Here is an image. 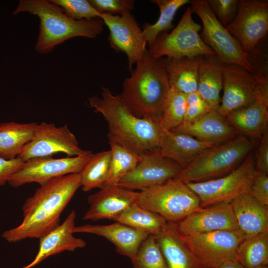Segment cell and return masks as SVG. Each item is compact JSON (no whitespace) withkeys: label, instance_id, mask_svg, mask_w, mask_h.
Instances as JSON below:
<instances>
[{"label":"cell","instance_id":"1","mask_svg":"<svg viewBox=\"0 0 268 268\" xmlns=\"http://www.w3.org/2000/svg\"><path fill=\"white\" fill-rule=\"evenodd\" d=\"M81 186L79 173L55 178L42 185L23 205V219L5 231L2 237L10 243L40 238L60 224V215Z\"/></svg>","mask_w":268,"mask_h":268},{"label":"cell","instance_id":"2","mask_svg":"<svg viewBox=\"0 0 268 268\" xmlns=\"http://www.w3.org/2000/svg\"><path fill=\"white\" fill-rule=\"evenodd\" d=\"M89 103L107 122L109 142L119 144L138 155L159 148L162 129L158 122L134 115L118 95L103 87L101 97L92 96Z\"/></svg>","mask_w":268,"mask_h":268},{"label":"cell","instance_id":"3","mask_svg":"<svg viewBox=\"0 0 268 268\" xmlns=\"http://www.w3.org/2000/svg\"><path fill=\"white\" fill-rule=\"evenodd\" d=\"M131 71L119 97L135 116L159 123L170 88L164 58H155L147 50Z\"/></svg>","mask_w":268,"mask_h":268},{"label":"cell","instance_id":"4","mask_svg":"<svg viewBox=\"0 0 268 268\" xmlns=\"http://www.w3.org/2000/svg\"><path fill=\"white\" fill-rule=\"evenodd\" d=\"M23 12L39 17L40 31L35 50L40 54L50 53L57 46L76 37L94 39L104 30L101 19L73 20L49 0H21L13 14Z\"/></svg>","mask_w":268,"mask_h":268},{"label":"cell","instance_id":"5","mask_svg":"<svg viewBox=\"0 0 268 268\" xmlns=\"http://www.w3.org/2000/svg\"><path fill=\"white\" fill-rule=\"evenodd\" d=\"M258 144L257 139L241 134L206 149L174 178L187 183L221 177L237 168Z\"/></svg>","mask_w":268,"mask_h":268},{"label":"cell","instance_id":"6","mask_svg":"<svg viewBox=\"0 0 268 268\" xmlns=\"http://www.w3.org/2000/svg\"><path fill=\"white\" fill-rule=\"evenodd\" d=\"M137 203L175 223L201 208L198 196L177 178L139 192Z\"/></svg>","mask_w":268,"mask_h":268},{"label":"cell","instance_id":"7","mask_svg":"<svg viewBox=\"0 0 268 268\" xmlns=\"http://www.w3.org/2000/svg\"><path fill=\"white\" fill-rule=\"evenodd\" d=\"M191 9L200 18L201 37L223 64L232 65L254 72L248 54L238 41L217 19L206 0H192Z\"/></svg>","mask_w":268,"mask_h":268},{"label":"cell","instance_id":"8","mask_svg":"<svg viewBox=\"0 0 268 268\" xmlns=\"http://www.w3.org/2000/svg\"><path fill=\"white\" fill-rule=\"evenodd\" d=\"M191 7L187 8L177 26L170 32L157 36L148 45L147 51L152 56L178 59L200 56H215L213 50L199 34L201 25L194 21Z\"/></svg>","mask_w":268,"mask_h":268},{"label":"cell","instance_id":"9","mask_svg":"<svg viewBox=\"0 0 268 268\" xmlns=\"http://www.w3.org/2000/svg\"><path fill=\"white\" fill-rule=\"evenodd\" d=\"M223 96L218 112L225 117L236 110L268 99V80L263 72H250L239 66L222 64Z\"/></svg>","mask_w":268,"mask_h":268},{"label":"cell","instance_id":"10","mask_svg":"<svg viewBox=\"0 0 268 268\" xmlns=\"http://www.w3.org/2000/svg\"><path fill=\"white\" fill-rule=\"evenodd\" d=\"M250 153L226 175L203 182L186 183L199 198L201 207L231 202L242 195L249 194L256 170L255 159Z\"/></svg>","mask_w":268,"mask_h":268},{"label":"cell","instance_id":"11","mask_svg":"<svg viewBox=\"0 0 268 268\" xmlns=\"http://www.w3.org/2000/svg\"><path fill=\"white\" fill-rule=\"evenodd\" d=\"M180 234L192 254L205 268H218L227 261L236 260L238 247L246 236L240 229L190 235Z\"/></svg>","mask_w":268,"mask_h":268},{"label":"cell","instance_id":"12","mask_svg":"<svg viewBox=\"0 0 268 268\" xmlns=\"http://www.w3.org/2000/svg\"><path fill=\"white\" fill-rule=\"evenodd\" d=\"M93 154L91 151L77 156L61 158L44 156L30 159L11 177L8 183L14 188L31 183L41 186L58 177L79 173Z\"/></svg>","mask_w":268,"mask_h":268},{"label":"cell","instance_id":"13","mask_svg":"<svg viewBox=\"0 0 268 268\" xmlns=\"http://www.w3.org/2000/svg\"><path fill=\"white\" fill-rule=\"evenodd\" d=\"M90 152L79 146L76 136L67 125L57 127L54 124L43 122L38 124L32 139L25 145L18 157L26 161L33 158L52 156L59 152L73 157Z\"/></svg>","mask_w":268,"mask_h":268},{"label":"cell","instance_id":"14","mask_svg":"<svg viewBox=\"0 0 268 268\" xmlns=\"http://www.w3.org/2000/svg\"><path fill=\"white\" fill-rule=\"evenodd\" d=\"M225 27L249 54L268 33V1L239 0L235 17Z\"/></svg>","mask_w":268,"mask_h":268},{"label":"cell","instance_id":"15","mask_svg":"<svg viewBox=\"0 0 268 268\" xmlns=\"http://www.w3.org/2000/svg\"><path fill=\"white\" fill-rule=\"evenodd\" d=\"M135 168L124 176L117 185L135 191H143L174 178L183 169L175 162L164 157L159 148L140 155Z\"/></svg>","mask_w":268,"mask_h":268},{"label":"cell","instance_id":"16","mask_svg":"<svg viewBox=\"0 0 268 268\" xmlns=\"http://www.w3.org/2000/svg\"><path fill=\"white\" fill-rule=\"evenodd\" d=\"M100 19L109 30L111 47L127 55L131 70L147 50V42L135 18L129 12L122 15L101 13Z\"/></svg>","mask_w":268,"mask_h":268},{"label":"cell","instance_id":"17","mask_svg":"<svg viewBox=\"0 0 268 268\" xmlns=\"http://www.w3.org/2000/svg\"><path fill=\"white\" fill-rule=\"evenodd\" d=\"M176 224L184 235L239 229L231 202H226L201 207Z\"/></svg>","mask_w":268,"mask_h":268},{"label":"cell","instance_id":"18","mask_svg":"<svg viewBox=\"0 0 268 268\" xmlns=\"http://www.w3.org/2000/svg\"><path fill=\"white\" fill-rule=\"evenodd\" d=\"M139 192L126 189L118 185L105 186L87 198L89 207L83 219L97 221L114 220L124 211L138 202Z\"/></svg>","mask_w":268,"mask_h":268},{"label":"cell","instance_id":"19","mask_svg":"<svg viewBox=\"0 0 268 268\" xmlns=\"http://www.w3.org/2000/svg\"><path fill=\"white\" fill-rule=\"evenodd\" d=\"M75 218V211L72 210L62 224L39 238V249L35 258L22 268H32L50 256L85 247L84 240L73 236Z\"/></svg>","mask_w":268,"mask_h":268},{"label":"cell","instance_id":"20","mask_svg":"<svg viewBox=\"0 0 268 268\" xmlns=\"http://www.w3.org/2000/svg\"><path fill=\"white\" fill-rule=\"evenodd\" d=\"M73 232L92 234L104 237L114 244L118 253L131 260L135 257L141 243L149 235L118 221L108 225L86 224L75 226Z\"/></svg>","mask_w":268,"mask_h":268},{"label":"cell","instance_id":"21","mask_svg":"<svg viewBox=\"0 0 268 268\" xmlns=\"http://www.w3.org/2000/svg\"><path fill=\"white\" fill-rule=\"evenodd\" d=\"M172 131L188 134L201 141L218 145L238 133L218 111L211 110L196 121L183 123Z\"/></svg>","mask_w":268,"mask_h":268},{"label":"cell","instance_id":"22","mask_svg":"<svg viewBox=\"0 0 268 268\" xmlns=\"http://www.w3.org/2000/svg\"><path fill=\"white\" fill-rule=\"evenodd\" d=\"M214 145L187 134L162 129L159 148L164 157L184 169L203 151Z\"/></svg>","mask_w":268,"mask_h":268},{"label":"cell","instance_id":"23","mask_svg":"<svg viewBox=\"0 0 268 268\" xmlns=\"http://www.w3.org/2000/svg\"><path fill=\"white\" fill-rule=\"evenodd\" d=\"M156 237L169 268H205L183 241L176 223L168 222Z\"/></svg>","mask_w":268,"mask_h":268},{"label":"cell","instance_id":"24","mask_svg":"<svg viewBox=\"0 0 268 268\" xmlns=\"http://www.w3.org/2000/svg\"><path fill=\"white\" fill-rule=\"evenodd\" d=\"M231 204L239 228L246 236L268 231V206L249 193L239 196Z\"/></svg>","mask_w":268,"mask_h":268},{"label":"cell","instance_id":"25","mask_svg":"<svg viewBox=\"0 0 268 268\" xmlns=\"http://www.w3.org/2000/svg\"><path fill=\"white\" fill-rule=\"evenodd\" d=\"M227 121L237 132L253 139H261L268 123V99L259 100L229 113Z\"/></svg>","mask_w":268,"mask_h":268},{"label":"cell","instance_id":"26","mask_svg":"<svg viewBox=\"0 0 268 268\" xmlns=\"http://www.w3.org/2000/svg\"><path fill=\"white\" fill-rule=\"evenodd\" d=\"M200 57L197 91L211 110L218 111L223 88L222 64L216 56Z\"/></svg>","mask_w":268,"mask_h":268},{"label":"cell","instance_id":"27","mask_svg":"<svg viewBox=\"0 0 268 268\" xmlns=\"http://www.w3.org/2000/svg\"><path fill=\"white\" fill-rule=\"evenodd\" d=\"M38 124L15 122L0 124V156L5 159L15 158L25 145L33 138Z\"/></svg>","mask_w":268,"mask_h":268},{"label":"cell","instance_id":"28","mask_svg":"<svg viewBox=\"0 0 268 268\" xmlns=\"http://www.w3.org/2000/svg\"><path fill=\"white\" fill-rule=\"evenodd\" d=\"M200 57L164 58L170 87L185 94L197 91Z\"/></svg>","mask_w":268,"mask_h":268},{"label":"cell","instance_id":"29","mask_svg":"<svg viewBox=\"0 0 268 268\" xmlns=\"http://www.w3.org/2000/svg\"><path fill=\"white\" fill-rule=\"evenodd\" d=\"M114 221L154 236L160 234L168 222L159 214L145 208L137 202L129 206Z\"/></svg>","mask_w":268,"mask_h":268},{"label":"cell","instance_id":"30","mask_svg":"<svg viewBox=\"0 0 268 268\" xmlns=\"http://www.w3.org/2000/svg\"><path fill=\"white\" fill-rule=\"evenodd\" d=\"M236 260L245 268L268 266V231L245 236L238 247Z\"/></svg>","mask_w":268,"mask_h":268},{"label":"cell","instance_id":"31","mask_svg":"<svg viewBox=\"0 0 268 268\" xmlns=\"http://www.w3.org/2000/svg\"><path fill=\"white\" fill-rule=\"evenodd\" d=\"M111 158L110 149L93 154L79 173L83 191L100 189L104 186L108 176Z\"/></svg>","mask_w":268,"mask_h":268},{"label":"cell","instance_id":"32","mask_svg":"<svg viewBox=\"0 0 268 268\" xmlns=\"http://www.w3.org/2000/svg\"><path fill=\"white\" fill-rule=\"evenodd\" d=\"M150 1L158 6L160 15L154 24L146 23L141 29L148 45L152 44L160 34L168 33L173 27L172 22L177 11L182 6L190 2V0H152Z\"/></svg>","mask_w":268,"mask_h":268},{"label":"cell","instance_id":"33","mask_svg":"<svg viewBox=\"0 0 268 268\" xmlns=\"http://www.w3.org/2000/svg\"><path fill=\"white\" fill-rule=\"evenodd\" d=\"M109 144L111 158L108 176L104 186L117 185L124 176L135 168L140 159V155L119 144Z\"/></svg>","mask_w":268,"mask_h":268},{"label":"cell","instance_id":"34","mask_svg":"<svg viewBox=\"0 0 268 268\" xmlns=\"http://www.w3.org/2000/svg\"><path fill=\"white\" fill-rule=\"evenodd\" d=\"M186 94L170 87L164 102L160 126L162 129L172 131L184 121Z\"/></svg>","mask_w":268,"mask_h":268},{"label":"cell","instance_id":"35","mask_svg":"<svg viewBox=\"0 0 268 268\" xmlns=\"http://www.w3.org/2000/svg\"><path fill=\"white\" fill-rule=\"evenodd\" d=\"M131 261L133 268H169L154 235L143 241Z\"/></svg>","mask_w":268,"mask_h":268},{"label":"cell","instance_id":"36","mask_svg":"<svg viewBox=\"0 0 268 268\" xmlns=\"http://www.w3.org/2000/svg\"><path fill=\"white\" fill-rule=\"evenodd\" d=\"M59 6L65 14L75 20L100 18L101 13L96 10L87 0H51Z\"/></svg>","mask_w":268,"mask_h":268},{"label":"cell","instance_id":"37","mask_svg":"<svg viewBox=\"0 0 268 268\" xmlns=\"http://www.w3.org/2000/svg\"><path fill=\"white\" fill-rule=\"evenodd\" d=\"M209 7L218 20L225 27L234 18L239 0H207Z\"/></svg>","mask_w":268,"mask_h":268},{"label":"cell","instance_id":"38","mask_svg":"<svg viewBox=\"0 0 268 268\" xmlns=\"http://www.w3.org/2000/svg\"><path fill=\"white\" fill-rule=\"evenodd\" d=\"M92 6L101 13L122 15L134 7L133 0H89Z\"/></svg>","mask_w":268,"mask_h":268},{"label":"cell","instance_id":"39","mask_svg":"<svg viewBox=\"0 0 268 268\" xmlns=\"http://www.w3.org/2000/svg\"><path fill=\"white\" fill-rule=\"evenodd\" d=\"M211 110L197 91L186 94V109L184 122L196 121Z\"/></svg>","mask_w":268,"mask_h":268},{"label":"cell","instance_id":"40","mask_svg":"<svg viewBox=\"0 0 268 268\" xmlns=\"http://www.w3.org/2000/svg\"><path fill=\"white\" fill-rule=\"evenodd\" d=\"M249 194L261 203L268 206V174L255 170Z\"/></svg>","mask_w":268,"mask_h":268},{"label":"cell","instance_id":"41","mask_svg":"<svg viewBox=\"0 0 268 268\" xmlns=\"http://www.w3.org/2000/svg\"><path fill=\"white\" fill-rule=\"evenodd\" d=\"M24 162L17 157L12 159H5L0 156V186H4L23 166Z\"/></svg>","mask_w":268,"mask_h":268},{"label":"cell","instance_id":"42","mask_svg":"<svg viewBox=\"0 0 268 268\" xmlns=\"http://www.w3.org/2000/svg\"><path fill=\"white\" fill-rule=\"evenodd\" d=\"M261 141L255 159V169L257 171L268 173V130H265L261 138Z\"/></svg>","mask_w":268,"mask_h":268},{"label":"cell","instance_id":"43","mask_svg":"<svg viewBox=\"0 0 268 268\" xmlns=\"http://www.w3.org/2000/svg\"><path fill=\"white\" fill-rule=\"evenodd\" d=\"M218 268H245L237 260L227 261L219 266Z\"/></svg>","mask_w":268,"mask_h":268},{"label":"cell","instance_id":"44","mask_svg":"<svg viewBox=\"0 0 268 268\" xmlns=\"http://www.w3.org/2000/svg\"><path fill=\"white\" fill-rule=\"evenodd\" d=\"M257 268H268V266H267L260 267Z\"/></svg>","mask_w":268,"mask_h":268}]
</instances>
